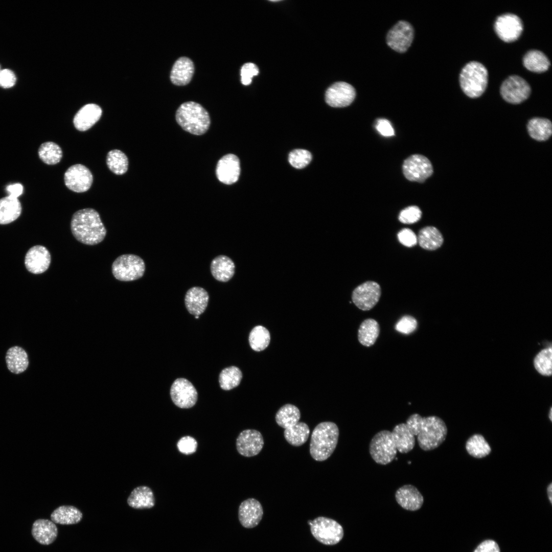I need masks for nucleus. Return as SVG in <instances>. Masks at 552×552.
Returning a JSON list of instances; mask_svg holds the SVG:
<instances>
[{
    "label": "nucleus",
    "mask_w": 552,
    "mask_h": 552,
    "mask_svg": "<svg viewBox=\"0 0 552 552\" xmlns=\"http://www.w3.org/2000/svg\"><path fill=\"white\" fill-rule=\"evenodd\" d=\"M405 423L412 434L417 436L419 446L424 451L437 448L446 438L447 426L439 417H422L418 413H413L407 418Z\"/></svg>",
    "instance_id": "f257e3e1"
},
{
    "label": "nucleus",
    "mask_w": 552,
    "mask_h": 552,
    "mask_svg": "<svg viewBox=\"0 0 552 552\" xmlns=\"http://www.w3.org/2000/svg\"><path fill=\"white\" fill-rule=\"evenodd\" d=\"M70 226L75 238L87 245L101 243L106 235V229L99 213L92 208L81 209L74 213Z\"/></svg>",
    "instance_id": "f03ea898"
},
{
    "label": "nucleus",
    "mask_w": 552,
    "mask_h": 552,
    "mask_svg": "<svg viewBox=\"0 0 552 552\" xmlns=\"http://www.w3.org/2000/svg\"><path fill=\"white\" fill-rule=\"evenodd\" d=\"M339 429L332 422H323L313 429L310 443V453L316 461L328 459L334 451L338 443Z\"/></svg>",
    "instance_id": "7ed1b4c3"
},
{
    "label": "nucleus",
    "mask_w": 552,
    "mask_h": 552,
    "mask_svg": "<svg viewBox=\"0 0 552 552\" xmlns=\"http://www.w3.org/2000/svg\"><path fill=\"white\" fill-rule=\"evenodd\" d=\"M175 118L184 130L197 135L205 133L211 123L207 110L201 105L193 101L181 104L176 110Z\"/></svg>",
    "instance_id": "20e7f679"
},
{
    "label": "nucleus",
    "mask_w": 552,
    "mask_h": 552,
    "mask_svg": "<svg viewBox=\"0 0 552 552\" xmlns=\"http://www.w3.org/2000/svg\"><path fill=\"white\" fill-rule=\"evenodd\" d=\"M488 76V71L482 63L476 61L468 62L459 75V83L463 91L469 97H479L486 88Z\"/></svg>",
    "instance_id": "39448f33"
},
{
    "label": "nucleus",
    "mask_w": 552,
    "mask_h": 552,
    "mask_svg": "<svg viewBox=\"0 0 552 552\" xmlns=\"http://www.w3.org/2000/svg\"><path fill=\"white\" fill-rule=\"evenodd\" d=\"M145 268V263L140 257L134 254H124L113 261L111 271L117 280L130 282L141 278Z\"/></svg>",
    "instance_id": "423d86ee"
},
{
    "label": "nucleus",
    "mask_w": 552,
    "mask_h": 552,
    "mask_svg": "<svg viewBox=\"0 0 552 552\" xmlns=\"http://www.w3.org/2000/svg\"><path fill=\"white\" fill-rule=\"evenodd\" d=\"M369 452L377 464L386 465L390 463L397 453L392 432L383 430L376 433L370 441Z\"/></svg>",
    "instance_id": "0eeeda50"
},
{
    "label": "nucleus",
    "mask_w": 552,
    "mask_h": 552,
    "mask_svg": "<svg viewBox=\"0 0 552 552\" xmlns=\"http://www.w3.org/2000/svg\"><path fill=\"white\" fill-rule=\"evenodd\" d=\"M313 537L319 542L333 545L339 542L344 535L342 526L335 520L325 517H318L308 521Z\"/></svg>",
    "instance_id": "6e6552de"
},
{
    "label": "nucleus",
    "mask_w": 552,
    "mask_h": 552,
    "mask_svg": "<svg viewBox=\"0 0 552 552\" xmlns=\"http://www.w3.org/2000/svg\"><path fill=\"white\" fill-rule=\"evenodd\" d=\"M500 91L502 98L513 104L520 103L526 100L531 94L528 83L518 75H511L502 83Z\"/></svg>",
    "instance_id": "1a4fd4ad"
},
{
    "label": "nucleus",
    "mask_w": 552,
    "mask_h": 552,
    "mask_svg": "<svg viewBox=\"0 0 552 552\" xmlns=\"http://www.w3.org/2000/svg\"><path fill=\"white\" fill-rule=\"evenodd\" d=\"M405 177L409 180L424 182L433 173L432 166L425 156L414 154L406 158L402 166Z\"/></svg>",
    "instance_id": "9d476101"
},
{
    "label": "nucleus",
    "mask_w": 552,
    "mask_h": 552,
    "mask_svg": "<svg viewBox=\"0 0 552 552\" xmlns=\"http://www.w3.org/2000/svg\"><path fill=\"white\" fill-rule=\"evenodd\" d=\"M381 296L380 285L374 281H367L357 286L353 291L352 299L360 309L367 311L378 302Z\"/></svg>",
    "instance_id": "9b49d317"
},
{
    "label": "nucleus",
    "mask_w": 552,
    "mask_h": 552,
    "mask_svg": "<svg viewBox=\"0 0 552 552\" xmlns=\"http://www.w3.org/2000/svg\"><path fill=\"white\" fill-rule=\"evenodd\" d=\"M413 38L412 27L409 22L401 20L389 31L386 36V42L394 50L403 53L410 46Z\"/></svg>",
    "instance_id": "f8f14e48"
},
{
    "label": "nucleus",
    "mask_w": 552,
    "mask_h": 552,
    "mask_svg": "<svg viewBox=\"0 0 552 552\" xmlns=\"http://www.w3.org/2000/svg\"><path fill=\"white\" fill-rule=\"evenodd\" d=\"M170 396L173 402L181 408H189L196 404L197 392L193 385L185 378H178L173 383Z\"/></svg>",
    "instance_id": "ddd939ff"
},
{
    "label": "nucleus",
    "mask_w": 552,
    "mask_h": 552,
    "mask_svg": "<svg viewBox=\"0 0 552 552\" xmlns=\"http://www.w3.org/2000/svg\"><path fill=\"white\" fill-rule=\"evenodd\" d=\"M65 186L72 191L81 193L87 191L93 181L90 170L81 164H76L69 167L64 174Z\"/></svg>",
    "instance_id": "4468645a"
},
{
    "label": "nucleus",
    "mask_w": 552,
    "mask_h": 552,
    "mask_svg": "<svg viewBox=\"0 0 552 552\" xmlns=\"http://www.w3.org/2000/svg\"><path fill=\"white\" fill-rule=\"evenodd\" d=\"M494 28L496 33L502 40L511 42L519 38L523 30V24L517 15L505 13L497 17Z\"/></svg>",
    "instance_id": "2eb2a0df"
},
{
    "label": "nucleus",
    "mask_w": 552,
    "mask_h": 552,
    "mask_svg": "<svg viewBox=\"0 0 552 552\" xmlns=\"http://www.w3.org/2000/svg\"><path fill=\"white\" fill-rule=\"evenodd\" d=\"M264 446L262 434L255 429H246L240 433L236 440V448L241 455L252 457L258 454Z\"/></svg>",
    "instance_id": "dca6fc26"
},
{
    "label": "nucleus",
    "mask_w": 552,
    "mask_h": 552,
    "mask_svg": "<svg viewBox=\"0 0 552 552\" xmlns=\"http://www.w3.org/2000/svg\"><path fill=\"white\" fill-rule=\"evenodd\" d=\"M356 96L354 88L344 82L334 83L326 93V103L333 107H344L350 105Z\"/></svg>",
    "instance_id": "f3484780"
},
{
    "label": "nucleus",
    "mask_w": 552,
    "mask_h": 552,
    "mask_svg": "<svg viewBox=\"0 0 552 552\" xmlns=\"http://www.w3.org/2000/svg\"><path fill=\"white\" fill-rule=\"evenodd\" d=\"M216 173L217 178L222 183L226 185L235 183L240 174L239 158L233 154L224 155L217 163Z\"/></svg>",
    "instance_id": "a211bd4d"
},
{
    "label": "nucleus",
    "mask_w": 552,
    "mask_h": 552,
    "mask_svg": "<svg viewBox=\"0 0 552 552\" xmlns=\"http://www.w3.org/2000/svg\"><path fill=\"white\" fill-rule=\"evenodd\" d=\"M51 257L48 249L42 245H35L29 249L25 257L27 270L33 274H40L49 267Z\"/></svg>",
    "instance_id": "6ab92c4d"
},
{
    "label": "nucleus",
    "mask_w": 552,
    "mask_h": 552,
    "mask_svg": "<svg viewBox=\"0 0 552 552\" xmlns=\"http://www.w3.org/2000/svg\"><path fill=\"white\" fill-rule=\"evenodd\" d=\"M263 510L260 502L255 498L242 501L238 509V518L244 527L251 528L258 525L262 518Z\"/></svg>",
    "instance_id": "aec40b11"
},
{
    "label": "nucleus",
    "mask_w": 552,
    "mask_h": 552,
    "mask_svg": "<svg viewBox=\"0 0 552 552\" xmlns=\"http://www.w3.org/2000/svg\"><path fill=\"white\" fill-rule=\"evenodd\" d=\"M395 498L403 509L410 511L419 510L424 503V498L419 490L410 484L405 485L397 490Z\"/></svg>",
    "instance_id": "412c9836"
},
{
    "label": "nucleus",
    "mask_w": 552,
    "mask_h": 552,
    "mask_svg": "<svg viewBox=\"0 0 552 552\" xmlns=\"http://www.w3.org/2000/svg\"><path fill=\"white\" fill-rule=\"evenodd\" d=\"M195 71L192 60L187 57H181L174 63L170 78L171 82L177 86H184L191 81Z\"/></svg>",
    "instance_id": "4be33fe9"
},
{
    "label": "nucleus",
    "mask_w": 552,
    "mask_h": 552,
    "mask_svg": "<svg viewBox=\"0 0 552 552\" xmlns=\"http://www.w3.org/2000/svg\"><path fill=\"white\" fill-rule=\"evenodd\" d=\"M209 300L208 292L200 287H193L186 292L185 304L189 312L195 316H199L206 309Z\"/></svg>",
    "instance_id": "5701e85b"
},
{
    "label": "nucleus",
    "mask_w": 552,
    "mask_h": 552,
    "mask_svg": "<svg viewBox=\"0 0 552 552\" xmlns=\"http://www.w3.org/2000/svg\"><path fill=\"white\" fill-rule=\"evenodd\" d=\"M102 109L95 104H87L83 106L75 114L73 123L75 128L84 131L91 128L100 119Z\"/></svg>",
    "instance_id": "b1692460"
},
{
    "label": "nucleus",
    "mask_w": 552,
    "mask_h": 552,
    "mask_svg": "<svg viewBox=\"0 0 552 552\" xmlns=\"http://www.w3.org/2000/svg\"><path fill=\"white\" fill-rule=\"evenodd\" d=\"M31 532L33 538L38 543L49 545L56 539L58 528L52 520L39 519L33 523Z\"/></svg>",
    "instance_id": "393cba45"
},
{
    "label": "nucleus",
    "mask_w": 552,
    "mask_h": 552,
    "mask_svg": "<svg viewBox=\"0 0 552 552\" xmlns=\"http://www.w3.org/2000/svg\"><path fill=\"white\" fill-rule=\"evenodd\" d=\"M127 503L135 509H148L155 505V498L152 490L146 486L134 488L127 498Z\"/></svg>",
    "instance_id": "a878e982"
},
{
    "label": "nucleus",
    "mask_w": 552,
    "mask_h": 552,
    "mask_svg": "<svg viewBox=\"0 0 552 552\" xmlns=\"http://www.w3.org/2000/svg\"><path fill=\"white\" fill-rule=\"evenodd\" d=\"M210 269L212 275L216 280L226 282L234 276L235 265L228 257L219 255L212 261Z\"/></svg>",
    "instance_id": "bb28decb"
},
{
    "label": "nucleus",
    "mask_w": 552,
    "mask_h": 552,
    "mask_svg": "<svg viewBox=\"0 0 552 552\" xmlns=\"http://www.w3.org/2000/svg\"><path fill=\"white\" fill-rule=\"evenodd\" d=\"M392 433L397 450L399 452L405 454L413 449L416 443L415 436L406 423L396 425Z\"/></svg>",
    "instance_id": "cd10ccee"
},
{
    "label": "nucleus",
    "mask_w": 552,
    "mask_h": 552,
    "mask_svg": "<svg viewBox=\"0 0 552 552\" xmlns=\"http://www.w3.org/2000/svg\"><path fill=\"white\" fill-rule=\"evenodd\" d=\"M51 519L55 523L62 525L75 524L81 521L82 513L76 507L63 505L56 508L51 514Z\"/></svg>",
    "instance_id": "c85d7f7f"
},
{
    "label": "nucleus",
    "mask_w": 552,
    "mask_h": 552,
    "mask_svg": "<svg viewBox=\"0 0 552 552\" xmlns=\"http://www.w3.org/2000/svg\"><path fill=\"white\" fill-rule=\"evenodd\" d=\"M21 205L17 198L10 196L0 199V224H9L20 215Z\"/></svg>",
    "instance_id": "c756f323"
},
{
    "label": "nucleus",
    "mask_w": 552,
    "mask_h": 552,
    "mask_svg": "<svg viewBox=\"0 0 552 552\" xmlns=\"http://www.w3.org/2000/svg\"><path fill=\"white\" fill-rule=\"evenodd\" d=\"M6 361L9 370L14 374H19L28 367L29 361L26 352L21 347L10 348L6 355Z\"/></svg>",
    "instance_id": "7c9ffc66"
},
{
    "label": "nucleus",
    "mask_w": 552,
    "mask_h": 552,
    "mask_svg": "<svg viewBox=\"0 0 552 552\" xmlns=\"http://www.w3.org/2000/svg\"><path fill=\"white\" fill-rule=\"evenodd\" d=\"M417 240L422 248L428 250H434L440 248L444 241L442 234L434 226H426L422 228L419 232Z\"/></svg>",
    "instance_id": "2f4dec72"
},
{
    "label": "nucleus",
    "mask_w": 552,
    "mask_h": 552,
    "mask_svg": "<svg viewBox=\"0 0 552 552\" xmlns=\"http://www.w3.org/2000/svg\"><path fill=\"white\" fill-rule=\"evenodd\" d=\"M379 333L380 327L378 322L373 318L366 319L359 326L358 341L364 346L370 347L375 343Z\"/></svg>",
    "instance_id": "473e14b6"
},
{
    "label": "nucleus",
    "mask_w": 552,
    "mask_h": 552,
    "mask_svg": "<svg viewBox=\"0 0 552 552\" xmlns=\"http://www.w3.org/2000/svg\"><path fill=\"white\" fill-rule=\"evenodd\" d=\"M527 129L532 138L538 141H544L551 136L552 125L551 122L547 119L535 118L528 122Z\"/></svg>",
    "instance_id": "72a5a7b5"
},
{
    "label": "nucleus",
    "mask_w": 552,
    "mask_h": 552,
    "mask_svg": "<svg viewBox=\"0 0 552 552\" xmlns=\"http://www.w3.org/2000/svg\"><path fill=\"white\" fill-rule=\"evenodd\" d=\"M523 63L527 70L535 72H544L550 65V61L547 56L537 50L528 51L523 57Z\"/></svg>",
    "instance_id": "f704fd0d"
},
{
    "label": "nucleus",
    "mask_w": 552,
    "mask_h": 552,
    "mask_svg": "<svg viewBox=\"0 0 552 552\" xmlns=\"http://www.w3.org/2000/svg\"><path fill=\"white\" fill-rule=\"evenodd\" d=\"M301 418L299 409L294 405L287 404L277 411L275 419L278 425L283 428L290 427L298 422Z\"/></svg>",
    "instance_id": "c9c22d12"
},
{
    "label": "nucleus",
    "mask_w": 552,
    "mask_h": 552,
    "mask_svg": "<svg viewBox=\"0 0 552 552\" xmlns=\"http://www.w3.org/2000/svg\"><path fill=\"white\" fill-rule=\"evenodd\" d=\"M310 434L308 425L304 422H298L296 424L285 429L284 435L290 445L300 446L307 441Z\"/></svg>",
    "instance_id": "e433bc0d"
},
{
    "label": "nucleus",
    "mask_w": 552,
    "mask_h": 552,
    "mask_svg": "<svg viewBox=\"0 0 552 552\" xmlns=\"http://www.w3.org/2000/svg\"><path fill=\"white\" fill-rule=\"evenodd\" d=\"M465 447L468 454L476 458L487 456L492 450L485 438L480 434H474L470 436L467 441Z\"/></svg>",
    "instance_id": "4c0bfd02"
},
{
    "label": "nucleus",
    "mask_w": 552,
    "mask_h": 552,
    "mask_svg": "<svg viewBox=\"0 0 552 552\" xmlns=\"http://www.w3.org/2000/svg\"><path fill=\"white\" fill-rule=\"evenodd\" d=\"M40 159L48 165H55L61 159L62 152L61 148L55 143L47 142L42 143L38 149Z\"/></svg>",
    "instance_id": "58836bf2"
},
{
    "label": "nucleus",
    "mask_w": 552,
    "mask_h": 552,
    "mask_svg": "<svg viewBox=\"0 0 552 552\" xmlns=\"http://www.w3.org/2000/svg\"><path fill=\"white\" fill-rule=\"evenodd\" d=\"M106 164L110 170L117 175H122L128 170L127 157L119 150L109 151L106 157Z\"/></svg>",
    "instance_id": "ea45409f"
},
{
    "label": "nucleus",
    "mask_w": 552,
    "mask_h": 552,
    "mask_svg": "<svg viewBox=\"0 0 552 552\" xmlns=\"http://www.w3.org/2000/svg\"><path fill=\"white\" fill-rule=\"evenodd\" d=\"M270 340V333L263 326L255 327L249 333V344L255 351L259 352L265 349L269 345Z\"/></svg>",
    "instance_id": "a19ab883"
},
{
    "label": "nucleus",
    "mask_w": 552,
    "mask_h": 552,
    "mask_svg": "<svg viewBox=\"0 0 552 552\" xmlns=\"http://www.w3.org/2000/svg\"><path fill=\"white\" fill-rule=\"evenodd\" d=\"M242 378V372L238 367L235 366L226 367L219 375L220 386L225 390L232 389L239 385Z\"/></svg>",
    "instance_id": "79ce46f5"
},
{
    "label": "nucleus",
    "mask_w": 552,
    "mask_h": 552,
    "mask_svg": "<svg viewBox=\"0 0 552 552\" xmlns=\"http://www.w3.org/2000/svg\"><path fill=\"white\" fill-rule=\"evenodd\" d=\"M551 347L541 350L535 357L533 361L534 366L540 375L544 376L551 375Z\"/></svg>",
    "instance_id": "37998d69"
},
{
    "label": "nucleus",
    "mask_w": 552,
    "mask_h": 552,
    "mask_svg": "<svg viewBox=\"0 0 552 552\" xmlns=\"http://www.w3.org/2000/svg\"><path fill=\"white\" fill-rule=\"evenodd\" d=\"M312 155L310 152L304 149H295L289 154L288 160L290 165L296 168L302 169L311 162Z\"/></svg>",
    "instance_id": "c03bdc74"
},
{
    "label": "nucleus",
    "mask_w": 552,
    "mask_h": 552,
    "mask_svg": "<svg viewBox=\"0 0 552 552\" xmlns=\"http://www.w3.org/2000/svg\"><path fill=\"white\" fill-rule=\"evenodd\" d=\"M422 212L416 205L408 206L401 211L399 215V221L404 224H412L418 221L421 218Z\"/></svg>",
    "instance_id": "a18cd8bd"
},
{
    "label": "nucleus",
    "mask_w": 552,
    "mask_h": 552,
    "mask_svg": "<svg viewBox=\"0 0 552 552\" xmlns=\"http://www.w3.org/2000/svg\"><path fill=\"white\" fill-rule=\"evenodd\" d=\"M417 325L418 323L415 317L410 315H405L397 321L395 329L402 334H409L416 330Z\"/></svg>",
    "instance_id": "49530a36"
},
{
    "label": "nucleus",
    "mask_w": 552,
    "mask_h": 552,
    "mask_svg": "<svg viewBox=\"0 0 552 552\" xmlns=\"http://www.w3.org/2000/svg\"><path fill=\"white\" fill-rule=\"evenodd\" d=\"M177 447L180 452L186 455L191 454L196 452L197 442L191 436H185L178 441Z\"/></svg>",
    "instance_id": "de8ad7c7"
},
{
    "label": "nucleus",
    "mask_w": 552,
    "mask_h": 552,
    "mask_svg": "<svg viewBox=\"0 0 552 552\" xmlns=\"http://www.w3.org/2000/svg\"><path fill=\"white\" fill-rule=\"evenodd\" d=\"M259 73L258 67L253 63L247 62L244 64L241 68V81L244 85H249L252 78Z\"/></svg>",
    "instance_id": "09e8293b"
},
{
    "label": "nucleus",
    "mask_w": 552,
    "mask_h": 552,
    "mask_svg": "<svg viewBox=\"0 0 552 552\" xmlns=\"http://www.w3.org/2000/svg\"><path fill=\"white\" fill-rule=\"evenodd\" d=\"M399 242L407 247H412L418 242L417 237L415 233L409 228H403L398 234Z\"/></svg>",
    "instance_id": "8fccbe9b"
},
{
    "label": "nucleus",
    "mask_w": 552,
    "mask_h": 552,
    "mask_svg": "<svg viewBox=\"0 0 552 552\" xmlns=\"http://www.w3.org/2000/svg\"><path fill=\"white\" fill-rule=\"evenodd\" d=\"M16 81L14 73L9 69H5L0 72V86L4 88L13 87Z\"/></svg>",
    "instance_id": "3c124183"
},
{
    "label": "nucleus",
    "mask_w": 552,
    "mask_h": 552,
    "mask_svg": "<svg viewBox=\"0 0 552 552\" xmlns=\"http://www.w3.org/2000/svg\"><path fill=\"white\" fill-rule=\"evenodd\" d=\"M376 128L378 131L384 136H390L394 134V129L390 123L386 119L377 120Z\"/></svg>",
    "instance_id": "603ef678"
},
{
    "label": "nucleus",
    "mask_w": 552,
    "mask_h": 552,
    "mask_svg": "<svg viewBox=\"0 0 552 552\" xmlns=\"http://www.w3.org/2000/svg\"><path fill=\"white\" fill-rule=\"evenodd\" d=\"M474 552H500L497 543L492 540H486L479 544Z\"/></svg>",
    "instance_id": "864d4df0"
},
{
    "label": "nucleus",
    "mask_w": 552,
    "mask_h": 552,
    "mask_svg": "<svg viewBox=\"0 0 552 552\" xmlns=\"http://www.w3.org/2000/svg\"><path fill=\"white\" fill-rule=\"evenodd\" d=\"M6 190L9 196L17 198L22 193L23 186L20 183H16L9 185Z\"/></svg>",
    "instance_id": "5fc2aeb1"
},
{
    "label": "nucleus",
    "mask_w": 552,
    "mask_h": 552,
    "mask_svg": "<svg viewBox=\"0 0 552 552\" xmlns=\"http://www.w3.org/2000/svg\"><path fill=\"white\" fill-rule=\"evenodd\" d=\"M548 497L550 503H552V483H550L547 487Z\"/></svg>",
    "instance_id": "6e6d98bb"
},
{
    "label": "nucleus",
    "mask_w": 552,
    "mask_h": 552,
    "mask_svg": "<svg viewBox=\"0 0 552 552\" xmlns=\"http://www.w3.org/2000/svg\"><path fill=\"white\" fill-rule=\"evenodd\" d=\"M551 411H552V409H551V407H550V410H549V413L548 416H549V419H550V420L551 421H552V418H551L552 417V416H551L552 412H551Z\"/></svg>",
    "instance_id": "4d7b16f0"
},
{
    "label": "nucleus",
    "mask_w": 552,
    "mask_h": 552,
    "mask_svg": "<svg viewBox=\"0 0 552 552\" xmlns=\"http://www.w3.org/2000/svg\"><path fill=\"white\" fill-rule=\"evenodd\" d=\"M195 317L196 318H198V317H199V316H195Z\"/></svg>",
    "instance_id": "13d9d810"
},
{
    "label": "nucleus",
    "mask_w": 552,
    "mask_h": 552,
    "mask_svg": "<svg viewBox=\"0 0 552 552\" xmlns=\"http://www.w3.org/2000/svg\"><path fill=\"white\" fill-rule=\"evenodd\" d=\"M0 72H1V71H0Z\"/></svg>",
    "instance_id": "bf43d9fd"
}]
</instances>
